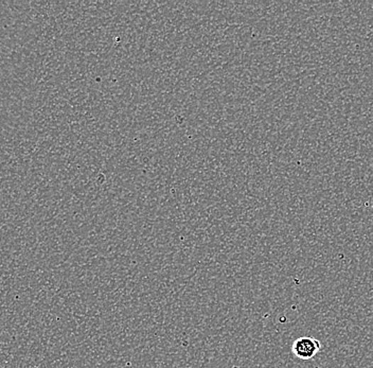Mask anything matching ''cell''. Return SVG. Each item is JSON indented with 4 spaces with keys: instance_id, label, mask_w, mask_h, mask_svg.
I'll return each mask as SVG.
<instances>
[{
    "instance_id": "1",
    "label": "cell",
    "mask_w": 373,
    "mask_h": 368,
    "mask_svg": "<svg viewBox=\"0 0 373 368\" xmlns=\"http://www.w3.org/2000/svg\"><path fill=\"white\" fill-rule=\"evenodd\" d=\"M321 350V342L311 337L299 338L291 345V352L300 360H312Z\"/></svg>"
}]
</instances>
